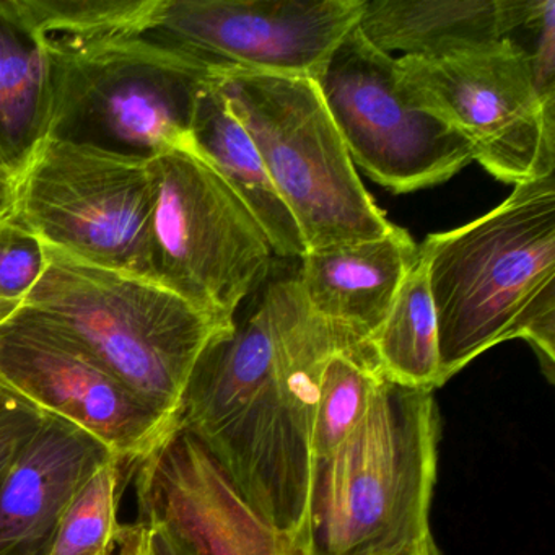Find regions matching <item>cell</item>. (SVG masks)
<instances>
[{
  "instance_id": "17",
  "label": "cell",
  "mask_w": 555,
  "mask_h": 555,
  "mask_svg": "<svg viewBox=\"0 0 555 555\" xmlns=\"http://www.w3.org/2000/svg\"><path fill=\"white\" fill-rule=\"evenodd\" d=\"M193 142L204 160L248 207L268 236L275 258L300 261L307 246L297 222L279 196L248 132L230 112L219 76L197 103Z\"/></svg>"
},
{
  "instance_id": "12",
  "label": "cell",
  "mask_w": 555,
  "mask_h": 555,
  "mask_svg": "<svg viewBox=\"0 0 555 555\" xmlns=\"http://www.w3.org/2000/svg\"><path fill=\"white\" fill-rule=\"evenodd\" d=\"M365 0H158L142 37L217 70L318 82Z\"/></svg>"
},
{
  "instance_id": "32",
  "label": "cell",
  "mask_w": 555,
  "mask_h": 555,
  "mask_svg": "<svg viewBox=\"0 0 555 555\" xmlns=\"http://www.w3.org/2000/svg\"><path fill=\"white\" fill-rule=\"evenodd\" d=\"M0 482H2V479H0Z\"/></svg>"
},
{
  "instance_id": "4",
  "label": "cell",
  "mask_w": 555,
  "mask_h": 555,
  "mask_svg": "<svg viewBox=\"0 0 555 555\" xmlns=\"http://www.w3.org/2000/svg\"><path fill=\"white\" fill-rule=\"evenodd\" d=\"M44 258L43 274L22 307L73 334L149 409L178 428L197 362L232 327L220 326L152 279L50 246Z\"/></svg>"
},
{
  "instance_id": "25",
  "label": "cell",
  "mask_w": 555,
  "mask_h": 555,
  "mask_svg": "<svg viewBox=\"0 0 555 555\" xmlns=\"http://www.w3.org/2000/svg\"><path fill=\"white\" fill-rule=\"evenodd\" d=\"M47 415L8 391H0V479L40 430Z\"/></svg>"
},
{
  "instance_id": "3",
  "label": "cell",
  "mask_w": 555,
  "mask_h": 555,
  "mask_svg": "<svg viewBox=\"0 0 555 555\" xmlns=\"http://www.w3.org/2000/svg\"><path fill=\"white\" fill-rule=\"evenodd\" d=\"M437 444L434 391L385 376L356 430L314 464L301 532L308 555L434 551Z\"/></svg>"
},
{
  "instance_id": "15",
  "label": "cell",
  "mask_w": 555,
  "mask_h": 555,
  "mask_svg": "<svg viewBox=\"0 0 555 555\" xmlns=\"http://www.w3.org/2000/svg\"><path fill=\"white\" fill-rule=\"evenodd\" d=\"M417 261L408 230L392 225L379 238L305 253L297 279L318 317L369 343Z\"/></svg>"
},
{
  "instance_id": "30",
  "label": "cell",
  "mask_w": 555,
  "mask_h": 555,
  "mask_svg": "<svg viewBox=\"0 0 555 555\" xmlns=\"http://www.w3.org/2000/svg\"><path fill=\"white\" fill-rule=\"evenodd\" d=\"M417 555H437V554H435V548H434V551H425V552H422V554H417Z\"/></svg>"
},
{
  "instance_id": "31",
  "label": "cell",
  "mask_w": 555,
  "mask_h": 555,
  "mask_svg": "<svg viewBox=\"0 0 555 555\" xmlns=\"http://www.w3.org/2000/svg\"><path fill=\"white\" fill-rule=\"evenodd\" d=\"M0 391H4V389H0Z\"/></svg>"
},
{
  "instance_id": "21",
  "label": "cell",
  "mask_w": 555,
  "mask_h": 555,
  "mask_svg": "<svg viewBox=\"0 0 555 555\" xmlns=\"http://www.w3.org/2000/svg\"><path fill=\"white\" fill-rule=\"evenodd\" d=\"M385 375L366 343L331 353L318 383L313 422V460L330 456L356 430Z\"/></svg>"
},
{
  "instance_id": "13",
  "label": "cell",
  "mask_w": 555,
  "mask_h": 555,
  "mask_svg": "<svg viewBox=\"0 0 555 555\" xmlns=\"http://www.w3.org/2000/svg\"><path fill=\"white\" fill-rule=\"evenodd\" d=\"M139 518L162 526L188 555H308L304 538L249 505L188 431L132 470Z\"/></svg>"
},
{
  "instance_id": "18",
  "label": "cell",
  "mask_w": 555,
  "mask_h": 555,
  "mask_svg": "<svg viewBox=\"0 0 555 555\" xmlns=\"http://www.w3.org/2000/svg\"><path fill=\"white\" fill-rule=\"evenodd\" d=\"M53 64L11 0H0V167L18 177L50 132Z\"/></svg>"
},
{
  "instance_id": "10",
  "label": "cell",
  "mask_w": 555,
  "mask_h": 555,
  "mask_svg": "<svg viewBox=\"0 0 555 555\" xmlns=\"http://www.w3.org/2000/svg\"><path fill=\"white\" fill-rule=\"evenodd\" d=\"M396 61L356 27L317 86L353 165L379 186L405 194L444 183L474 155L460 132L402 95Z\"/></svg>"
},
{
  "instance_id": "11",
  "label": "cell",
  "mask_w": 555,
  "mask_h": 555,
  "mask_svg": "<svg viewBox=\"0 0 555 555\" xmlns=\"http://www.w3.org/2000/svg\"><path fill=\"white\" fill-rule=\"evenodd\" d=\"M0 389L79 428L132 470L178 430L73 334L27 307L0 323Z\"/></svg>"
},
{
  "instance_id": "28",
  "label": "cell",
  "mask_w": 555,
  "mask_h": 555,
  "mask_svg": "<svg viewBox=\"0 0 555 555\" xmlns=\"http://www.w3.org/2000/svg\"><path fill=\"white\" fill-rule=\"evenodd\" d=\"M14 209V180L0 167V220L12 217Z\"/></svg>"
},
{
  "instance_id": "2",
  "label": "cell",
  "mask_w": 555,
  "mask_h": 555,
  "mask_svg": "<svg viewBox=\"0 0 555 555\" xmlns=\"http://www.w3.org/2000/svg\"><path fill=\"white\" fill-rule=\"evenodd\" d=\"M437 314L441 382L506 340L555 375V180L518 184L486 216L418 246Z\"/></svg>"
},
{
  "instance_id": "23",
  "label": "cell",
  "mask_w": 555,
  "mask_h": 555,
  "mask_svg": "<svg viewBox=\"0 0 555 555\" xmlns=\"http://www.w3.org/2000/svg\"><path fill=\"white\" fill-rule=\"evenodd\" d=\"M506 40L528 57L539 96L544 102H555L554 0H521L518 21Z\"/></svg>"
},
{
  "instance_id": "16",
  "label": "cell",
  "mask_w": 555,
  "mask_h": 555,
  "mask_svg": "<svg viewBox=\"0 0 555 555\" xmlns=\"http://www.w3.org/2000/svg\"><path fill=\"white\" fill-rule=\"evenodd\" d=\"M512 0H365L360 34L383 53L438 61L505 40Z\"/></svg>"
},
{
  "instance_id": "22",
  "label": "cell",
  "mask_w": 555,
  "mask_h": 555,
  "mask_svg": "<svg viewBox=\"0 0 555 555\" xmlns=\"http://www.w3.org/2000/svg\"><path fill=\"white\" fill-rule=\"evenodd\" d=\"M116 456L103 461L74 493L41 555H112L125 480L131 474Z\"/></svg>"
},
{
  "instance_id": "6",
  "label": "cell",
  "mask_w": 555,
  "mask_h": 555,
  "mask_svg": "<svg viewBox=\"0 0 555 555\" xmlns=\"http://www.w3.org/2000/svg\"><path fill=\"white\" fill-rule=\"evenodd\" d=\"M149 279L223 327L274 271L261 225L194 145L151 157Z\"/></svg>"
},
{
  "instance_id": "5",
  "label": "cell",
  "mask_w": 555,
  "mask_h": 555,
  "mask_svg": "<svg viewBox=\"0 0 555 555\" xmlns=\"http://www.w3.org/2000/svg\"><path fill=\"white\" fill-rule=\"evenodd\" d=\"M219 87L258 149L307 251L379 238L392 229L360 181L317 82L220 70Z\"/></svg>"
},
{
  "instance_id": "29",
  "label": "cell",
  "mask_w": 555,
  "mask_h": 555,
  "mask_svg": "<svg viewBox=\"0 0 555 555\" xmlns=\"http://www.w3.org/2000/svg\"><path fill=\"white\" fill-rule=\"evenodd\" d=\"M18 308L21 307H14V305L2 304V301H0V323L8 320L9 317H12Z\"/></svg>"
},
{
  "instance_id": "8",
  "label": "cell",
  "mask_w": 555,
  "mask_h": 555,
  "mask_svg": "<svg viewBox=\"0 0 555 555\" xmlns=\"http://www.w3.org/2000/svg\"><path fill=\"white\" fill-rule=\"evenodd\" d=\"M149 162L47 138L14 180L12 219L44 246L149 279Z\"/></svg>"
},
{
  "instance_id": "26",
  "label": "cell",
  "mask_w": 555,
  "mask_h": 555,
  "mask_svg": "<svg viewBox=\"0 0 555 555\" xmlns=\"http://www.w3.org/2000/svg\"><path fill=\"white\" fill-rule=\"evenodd\" d=\"M141 521V519H138ZM145 528L147 555H188L177 541L155 522L141 521Z\"/></svg>"
},
{
  "instance_id": "1",
  "label": "cell",
  "mask_w": 555,
  "mask_h": 555,
  "mask_svg": "<svg viewBox=\"0 0 555 555\" xmlns=\"http://www.w3.org/2000/svg\"><path fill=\"white\" fill-rule=\"evenodd\" d=\"M356 337L318 317L291 274L269 281L204 350L184 396L193 435L269 522L304 532L313 477L318 383L331 353Z\"/></svg>"
},
{
  "instance_id": "24",
  "label": "cell",
  "mask_w": 555,
  "mask_h": 555,
  "mask_svg": "<svg viewBox=\"0 0 555 555\" xmlns=\"http://www.w3.org/2000/svg\"><path fill=\"white\" fill-rule=\"evenodd\" d=\"M44 246L12 217L0 220V301L22 307L43 274Z\"/></svg>"
},
{
  "instance_id": "14",
  "label": "cell",
  "mask_w": 555,
  "mask_h": 555,
  "mask_svg": "<svg viewBox=\"0 0 555 555\" xmlns=\"http://www.w3.org/2000/svg\"><path fill=\"white\" fill-rule=\"evenodd\" d=\"M113 456L79 428L47 417L0 482V555H41L87 477Z\"/></svg>"
},
{
  "instance_id": "9",
  "label": "cell",
  "mask_w": 555,
  "mask_h": 555,
  "mask_svg": "<svg viewBox=\"0 0 555 555\" xmlns=\"http://www.w3.org/2000/svg\"><path fill=\"white\" fill-rule=\"evenodd\" d=\"M396 64L402 95L460 132L496 180L518 186L554 175L555 102L539 96L528 57L512 41Z\"/></svg>"
},
{
  "instance_id": "27",
  "label": "cell",
  "mask_w": 555,
  "mask_h": 555,
  "mask_svg": "<svg viewBox=\"0 0 555 555\" xmlns=\"http://www.w3.org/2000/svg\"><path fill=\"white\" fill-rule=\"evenodd\" d=\"M112 555H147L144 528L139 525L125 526L119 531Z\"/></svg>"
},
{
  "instance_id": "19",
  "label": "cell",
  "mask_w": 555,
  "mask_h": 555,
  "mask_svg": "<svg viewBox=\"0 0 555 555\" xmlns=\"http://www.w3.org/2000/svg\"><path fill=\"white\" fill-rule=\"evenodd\" d=\"M53 60L145 34L158 0H11Z\"/></svg>"
},
{
  "instance_id": "7",
  "label": "cell",
  "mask_w": 555,
  "mask_h": 555,
  "mask_svg": "<svg viewBox=\"0 0 555 555\" xmlns=\"http://www.w3.org/2000/svg\"><path fill=\"white\" fill-rule=\"evenodd\" d=\"M51 64L48 138L142 158L194 145L197 103L220 73L144 37Z\"/></svg>"
},
{
  "instance_id": "20",
  "label": "cell",
  "mask_w": 555,
  "mask_h": 555,
  "mask_svg": "<svg viewBox=\"0 0 555 555\" xmlns=\"http://www.w3.org/2000/svg\"><path fill=\"white\" fill-rule=\"evenodd\" d=\"M366 344L383 375L391 382L428 391L443 386L437 314L421 259L402 282L388 314Z\"/></svg>"
}]
</instances>
